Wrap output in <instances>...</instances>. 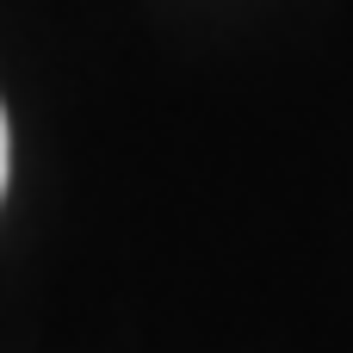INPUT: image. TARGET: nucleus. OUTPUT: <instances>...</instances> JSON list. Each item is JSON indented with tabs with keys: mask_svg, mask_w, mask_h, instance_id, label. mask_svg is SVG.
Returning a JSON list of instances; mask_svg holds the SVG:
<instances>
[{
	"mask_svg": "<svg viewBox=\"0 0 353 353\" xmlns=\"http://www.w3.org/2000/svg\"><path fill=\"white\" fill-rule=\"evenodd\" d=\"M0 186H6V112H0Z\"/></svg>",
	"mask_w": 353,
	"mask_h": 353,
	"instance_id": "nucleus-1",
	"label": "nucleus"
}]
</instances>
